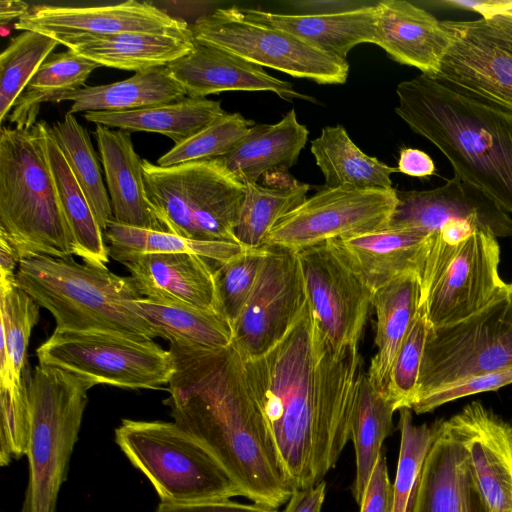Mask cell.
I'll return each mask as SVG.
<instances>
[{"mask_svg":"<svg viewBox=\"0 0 512 512\" xmlns=\"http://www.w3.org/2000/svg\"><path fill=\"white\" fill-rule=\"evenodd\" d=\"M363 359L336 351L306 302L286 335L244 360L247 382L294 490L323 481L351 436Z\"/></svg>","mask_w":512,"mask_h":512,"instance_id":"obj_1","label":"cell"},{"mask_svg":"<svg viewBox=\"0 0 512 512\" xmlns=\"http://www.w3.org/2000/svg\"><path fill=\"white\" fill-rule=\"evenodd\" d=\"M175 372L164 400L181 429L224 469L241 496L277 509L294 492L250 391L244 360L231 344L202 349L170 344Z\"/></svg>","mask_w":512,"mask_h":512,"instance_id":"obj_2","label":"cell"},{"mask_svg":"<svg viewBox=\"0 0 512 512\" xmlns=\"http://www.w3.org/2000/svg\"><path fill=\"white\" fill-rule=\"evenodd\" d=\"M396 114L455 175L512 214V112L420 74L397 85Z\"/></svg>","mask_w":512,"mask_h":512,"instance_id":"obj_3","label":"cell"},{"mask_svg":"<svg viewBox=\"0 0 512 512\" xmlns=\"http://www.w3.org/2000/svg\"><path fill=\"white\" fill-rule=\"evenodd\" d=\"M16 285L55 319V330L103 332L153 339L155 329L138 313L143 298L131 276L78 263L73 256L22 259Z\"/></svg>","mask_w":512,"mask_h":512,"instance_id":"obj_4","label":"cell"},{"mask_svg":"<svg viewBox=\"0 0 512 512\" xmlns=\"http://www.w3.org/2000/svg\"><path fill=\"white\" fill-rule=\"evenodd\" d=\"M45 121L0 130V234L20 261L75 255L47 155Z\"/></svg>","mask_w":512,"mask_h":512,"instance_id":"obj_5","label":"cell"},{"mask_svg":"<svg viewBox=\"0 0 512 512\" xmlns=\"http://www.w3.org/2000/svg\"><path fill=\"white\" fill-rule=\"evenodd\" d=\"M23 376L31 432L26 455L28 483L19 512H56L93 385L73 373L39 363L33 373L25 369Z\"/></svg>","mask_w":512,"mask_h":512,"instance_id":"obj_6","label":"cell"},{"mask_svg":"<svg viewBox=\"0 0 512 512\" xmlns=\"http://www.w3.org/2000/svg\"><path fill=\"white\" fill-rule=\"evenodd\" d=\"M142 166L148 202L167 232L238 244L235 228L246 185L218 159L169 167L143 159Z\"/></svg>","mask_w":512,"mask_h":512,"instance_id":"obj_7","label":"cell"},{"mask_svg":"<svg viewBox=\"0 0 512 512\" xmlns=\"http://www.w3.org/2000/svg\"><path fill=\"white\" fill-rule=\"evenodd\" d=\"M115 442L161 502L186 504L241 496L218 462L175 422L123 419Z\"/></svg>","mask_w":512,"mask_h":512,"instance_id":"obj_8","label":"cell"},{"mask_svg":"<svg viewBox=\"0 0 512 512\" xmlns=\"http://www.w3.org/2000/svg\"><path fill=\"white\" fill-rule=\"evenodd\" d=\"M509 367L512 283H505L491 301L472 315L455 323L428 327L415 402L439 389Z\"/></svg>","mask_w":512,"mask_h":512,"instance_id":"obj_9","label":"cell"},{"mask_svg":"<svg viewBox=\"0 0 512 512\" xmlns=\"http://www.w3.org/2000/svg\"><path fill=\"white\" fill-rule=\"evenodd\" d=\"M499 263L500 246L491 232L476 229L458 242L431 233L419 302L429 326L460 321L491 301L505 285Z\"/></svg>","mask_w":512,"mask_h":512,"instance_id":"obj_10","label":"cell"},{"mask_svg":"<svg viewBox=\"0 0 512 512\" xmlns=\"http://www.w3.org/2000/svg\"><path fill=\"white\" fill-rule=\"evenodd\" d=\"M39 364L73 373L93 386L161 389L175 372L170 350L153 339L55 330L36 350Z\"/></svg>","mask_w":512,"mask_h":512,"instance_id":"obj_11","label":"cell"},{"mask_svg":"<svg viewBox=\"0 0 512 512\" xmlns=\"http://www.w3.org/2000/svg\"><path fill=\"white\" fill-rule=\"evenodd\" d=\"M191 31L197 42L318 84H343L347 60L325 53L296 36L247 18L241 8H217L201 16Z\"/></svg>","mask_w":512,"mask_h":512,"instance_id":"obj_12","label":"cell"},{"mask_svg":"<svg viewBox=\"0 0 512 512\" xmlns=\"http://www.w3.org/2000/svg\"><path fill=\"white\" fill-rule=\"evenodd\" d=\"M442 22L450 43L434 78L512 112V0L478 19Z\"/></svg>","mask_w":512,"mask_h":512,"instance_id":"obj_13","label":"cell"},{"mask_svg":"<svg viewBox=\"0 0 512 512\" xmlns=\"http://www.w3.org/2000/svg\"><path fill=\"white\" fill-rule=\"evenodd\" d=\"M397 190L335 187L318 191L284 216L264 245L295 252L327 241L388 227Z\"/></svg>","mask_w":512,"mask_h":512,"instance_id":"obj_14","label":"cell"},{"mask_svg":"<svg viewBox=\"0 0 512 512\" xmlns=\"http://www.w3.org/2000/svg\"><path fill=\"white\" fill-rule=\"evenodd\" d=\"M265 246L255 286L233 324L232 345L243 360L257 358L276 345L307 302L298 253Z\"/></svg>","mask_w":512,"mask_h":512,"instance_id":"obj_15","label":"cell"},{"mask_svg":"<svg viewBox=\"0 0 512 512\" xmlns=\"http://www.w3.org/2000/svg\"><path fill=\"white\" fill-rule=\"evenodd\" d=\"M298 253L307 302L336 351L358 347L373 292L329 242Z\"/></svg>","mask_w":512,"mask_h":512,"instance_id":"obj_16","label":"cell"},{"mask_svg":"<svg viewBox=\"0 0 512 512\" xmlns=\"http://www.w3.org/2000/svg\"><path fill=\"white\" fill-rule=\"evenodd\" d=\"M16 30H30L52 38L68 35H111L124 32H189L187 23L150 2L128 0L100 6L35 5L15 22Z\"/></svg>","mask_w":512,"mask_h":512,"instance_id":"obj_17","label":"cell"},{"mask_svg":"<svg viewBox=\"0 0 512 512\" xmlns=\"http://www.w3.org/2000/svg\"><path fill=\"white\" fill-rule=\"evenodd\" d=\"M397 198L388 227L434 233L455 221L470 223L496 238H512V217L485 193L456 175L435 189L397 190Z\"/></svg>","mask_w":512,"mask_h":512,"instance_id":"obj_18","label":"cell"},{"mask_svg":"<svg viewBox=\"0 0 512 512\" xmlns=\"http://www.w3.org/2000/svg\"><path fill=\"white\" fill-rule=\"evenodd\" d=\"M463 443L488 512H512V425L480 401L446 420Z\"/></svg>","mask_w":512,"mask_h":512,"instance_id":"obj_19","label":"cell"},{"mask_svg":"<svg viewBox=\"0 0 512 512\" xmlns=\"http://www.w3.org/2000/svg\"><path fill=\"white\" fill-rule=\"evenodd\" d=\"M166 67L191 98H206L223 91H270L287 101L316 102L295 90L290 82L269 75L263 67L197 41L187 55Z\"/></svg>","mask_w":512,"mask_h":512,"instance_id":"obj_20","label":"cell"},{"mask_svg":"<svg viewBox=\"0 0 512 512\" xmlns=\"http://www.w3.org/2000/svg\"><path fill=\"white\" fill-rule=\"evenodd\" d=\"M109 256L129 270L143 297L220 312L215 267L204 258L187 253H111Z\"/></svg>","mask_w":512,"mask_h":512,"instance_id":"obj_21","label":"cell"},{"mask_svg":"<svg viewBox=\"0 0 512 512\" xmlns=\"http://www.w3.org/2000/svg\"><path fill=\"white\" fill-rule=\"evenodd\" d=\"M431 233L381 230L327 241L372 291L410 273L421 274Z\"/></svg>","mask_w":512,"mask_h":512,"instance_id":"obj_22","label":"cell"},{"mask_svg":"<svg viewBox=\"0 0 512 512\" xmlns=\"http://www.w3.org/2000/svg\"><path fill=\"white\" fill-rule=\"evenodd\" d=\"M412 512H488L467 451L446 420L425 459Z\"/></svg>","mask_w":512,"mask_h":512,"instance_id":"obj_23","label":"cell"},{"mask_svg":"<svg viewBox=\"0 0 512 512\" xmlns=\"http://www.w3.org/2000/svg\"><path fill=\"white\" fill-rule=\"evenodd\" d=\"M376 11L375 44L394 61L435 77L450 43L443 22L404 0L378 1Z\"/></svg>","mask_w":512,"mask_h":512,"instance_id":"obj_24","label":"cell"},{"mask_svg":"<svg viewBox=\"0 0 512 512\" xmlns=\"http://www.w3.org/2000/svg\"><path fill=\"white\" fill-rule=\"evenodd\" d=\"M94 135L104 169L113 220L120 224L167 232L148 202L142 160L130 132L96 124Z\"/></svg>","mask_w":512,"mask_h":512,"instance_id":"obj_25","label":"cell"},{"mask_svg":"<svg viewBox=\"0 0 512 512\" xmlns=\"http://www.w3.org/2000/svg\"><path fill=\"white\" fill-rule=\"evenodd\" d=\"M67 49L99 66L140 72L164 67L194 47L189 32H124L111 35H68L54 38Z\"/></svg>","mask_w":512,"mask_h":512,"instance_id":"obj_26","label":"cell"},{"mask_svg":"<svg viewBox=\"0 0 512 512\" xmlns=\"http://www.w3.org/2000/svg\"><path fill=\"white\" fill-rule=\"evenodd\" d=\"M377 3L321 15L275 13L256 8L241 10L251 20L284 30L325 53L346 60L356 45L376 43Z\"/></svg>","mask_w":512,"mask_h":512,"instance_id":"obj_27","label":"cell"},{"mask_svg":"<svg viewBox=\"0 0 512 512\" xmlns=\"http://www.w3.org/2000/svg\"><path fill=\"white\" fill-rule=\"evenodd\" d=\"M308 135L292 108L275 124H255L236 147L217 159L244 185L255 184L267 172H284L295 165Z\"/></svg>","mask_w":512,"mask_h":512,"instance_id":"obj_28","label":"cell"},{"mask_svg":"<svg viewBox=\"0 0 512 512\" xmlns=\"http://www.w3.org/2000/svg\"><path fill=\"white\" fill-rule=\"evenodd\" d=\"M419 302L420 276L417 273L403 275L373 292L377 352L371 359L367 378L377 390H385L391 367L417 314Z\"/></svg>","mask_w":512,"mask_h":512,"instance_id":"obj_29","label":"cell"},{"mask_svg":"<svg viewBox=\"0 0 512 512\" xmlns=\"http://www.w3.org/2000/svg\"><path fill=\"white\" fill-rule=\"evenodd\" d=\"M187 97L166 66L135 73L118 82L82 87L64 94L68 112H123L179 101Z\"/></svg>","mask_w":512,"mask_h":512,"instance_id":"obj_30","label":"cell"},{"mask_svg":"<svg viewBox=\"0 0 512 512\" xmlns=\"http://www.w3.org/2000/svg\"><path fill=\"white\" fill-rule=\"evenodd\" d=\"M227 112L220 101L185 97L182 100L123 112H87L92 123L126 131L160 133L179 144Z\"/></svg>","mask_w":512,"mask_h":512,"instance_id":"obj_31","label":"cell"},{"mask_svg":"<svg viewBox=\"0 0 512 512\" xmlns=\"http://www.w3.org/2000/svg\"><path fill=\"white\" fill-rule=\"evenodd\" d=\"M138 313L170 344L202 349H223L233 342V328L220 312L188 304L143 297Z\"/></svg>","mask_w":512,"mask_h":512,"instance_id":"obj_32","label":"cell"},{"mask_svg":"<svg viewBox=\"0 0 512 512\" xmlns=\"http://www.w3.org/2000/svg\"><path fill=\"white\" fill-rule=\"evenodd\" d=\"M310 150L328 188L390 189V176L398 172L365 154L342 125L324 127L319 137L311 141Z\"/></svg>","mask_w":512,"mask_h":512,"instance_id":"obj_33","label":"cell"},{"mask_svg":"<svg viewBox=\"0 0 512 512\" xmlns=\"http://www.w3.org/2000/svg\"><path fill=\"white\" fill-rule=\"evenodd\" d=\"M47 155L58 197L75 243V256L83 262L107 267L109 247L89 202L46 125Z\"/></svg>","mask_w":512,"mask_h":512,"instance_id":"obj_34","label":"cell"},{"mask_svg":"<svg viewBox=\"0 0 512 512\" xmlns=\"http://www.w3.org/2000/svg\"><path fill=\"white\" fill-rule=\"evenodd\" d=\"M398 410L385 390H377L369 382L367 374L360 379L353 417L350 440L355 450L356 474L352 494L359 504L367 486L384 440L393 433V414Z\"/></svg>","mask_w":512,"mask_h":512,"instance_id":"obj_35","label":"cell"},{"mask_svg":"<svg viewBox=\"0 0 512 512\" xmlns=\"http://www.w3.org/2000/svg\"><path fill=\"white\" fill-rule=\"evenodd\" d=\"M97 63L67 49L51 53L30 79L16 100L9 121L18 128H30L37 121L41 104L83 87Z\"/></svg>","mask_w":512,"mask_h":512,"instance_id":"obj_36","label":"cell"},{"mask_svg":"<svg viewBox=\"0 0 512 512\" xmlns=\"http://www.w3.org/2000/svg\"><path fill=\"white\" fill-rule=\"evenodd\" d=\"M51 132L81 186L93 214L103 231L113 219L109 194L87 130L74 114L67 112L51 126Z\"/></svg>","mask_w":512,"mask_h":512,"instance_id":"obj_37","label":"cell"},{"mask_svg":"<svg viewBox=\"0 0 512 512\" xmlns=\"http://www.w3.org/2000/svg\"><path fill=\"white\" fill-rule=\"evenodd\" d=\"M104 236L110 243L109 254L187 253L204 258L215 269L244 249L237 243L199 241L169 232L120 224L113 219L108 223Z\"/></svg>","mask_w":512,"mask_h":512,"instance_id":"obj_38","label":"cell"},{"mask_svg":"<svg viewBox=\"0 0 512 512\" xmlns=\"http://www.w3.org/2000/svg\"><path fill=\"white\" fill-rule=\"evenodd\" d=\"M310 186L294 182L284 187L247 184L235 237L244 249H258L273 227L306 198Z\"/></svg>","mask_w":512,"mask_h":512,"instance_id":"obj_39","label":"cell"},{"mask_svg":"<svg viewBox=\"0 0 512 512\" xmlns=\"http://www.w3.org/2000/svg\"><path fill=\"white\" fill-rule=\"evenodd\" d=\"M59 44L54 38L25 30L12 38L0 55V122L44 60Z\"/></svg>","mask_w":512,"mask_h":512,"instance_id":"obj_40","label":"cell"},{"mask_svg":"<svg viewBox=\"0 0 512 512\" xmlns=\"http://www.w3.org/2000/svg\"><path fill=\"white\" fill-rule=\"evenodd\" d=\"M442 420L431 425L413 423L411 409L399 410L400 449L393 483V512H412L413 503L427 454Z\"/></svg>","mask_w":512,"mask_h":512,"instance_id":"obj_41","label":"cell"},{"mask_svg":"<svg viewBox=\"0 0 512 512\" xmlns=\"http://www.w3.org/2000/svg\"><path fill=\"white\" fill-rule=\"evenodd\" d=\"M39 318L40 305L16 283L0 285V333L7 346L16 391L20 389L26 369L31 332Z\"/></svg>","mask_w":512,"mask_h":512,"instance_id":"obj_42","label":"cell"},{"mask_svg":"<svg viewBox=\"0 0 512 512\" xmlns=\"http://www.w3.org/2000/svg\"><path fill=\"white\" fill-rule=\"evenodd\" d=\"M255 125L240 113H226L187 140L175 144L157 165L169 167L187 162L213 160L229 153Z\"/></svg>","mask_w":512,"mask_h":512,"instance_id":"obj_43","label":"cell"},{"mask_svg":"<svg viewBox=\"0 0 512 512\" xmlns=\"http://www.w3.org/2000/svg\"><path fill=\"white\" fill-rule=\"evenodd\" d=\"M428 327L425 309L420 306L395 357L385 387L398 410L411 409L416 400Z\"/></svg>","mask_w":512,"mask_h":512,"instance_id":"obj_44","label":"cell"},{"mask_svg":"<svg viewBox=\"0 0 512 512\" xmlns=\"http://www.w3.org/2000/svg\"><path fill=\"white\" fill-rule=\"evenodd\" d=\"M265 255V246L243 249L214 272L220 312L235 323L255 286Z\"/></svg>","mask_w":512,"mask_h":512,"instance_id":"obj_45","label":"cell"},{"mask_svg":"<svg viewBox=\"0 0 512 512\" xmlns=\"http://www.w3.org/2000/svg\"><path fill=\"white\" fill-rule=\"evenodd\" d=\"M31 432L30 406L24 376L18 393L0 389V466L27 455Z\"/></svg>","mask_w":512,"mask_h":512,"instance_id":"obj_46","label":"cell"},{"mask_svg":"<svg viewBox=\"0 0 512 512\" xmlns=\"http://www.w3.org/2000/svg\"><path fill=\"white\" fill-rule=\"evenodd\" d=\"M512 383V367L472 377L463 382L434 391L412 406L416 414L428 413L448 402L470 395L495 391Z\"/></svg>","mask_w":512,"mask_h":512,"instance_id":"obj_47","label":"cell"},{"mask_svg":"<svg viewBox=\"0 0 512 512\" xmlns=\"http://www.w3.org/2000/svg\"><path fill=\"white\" fill-rule=\"evenodd\" d=\"M359 505L360 512H393V484L383 450L377 458Z\"/></svg>","mask_w":512,"mask_h":512,"instance_id":"obj_48","label":"cell"},{"mask_svg":"<svg viewBox=\"0 0 512 512\" xmlns=\"http://www.w3.org/2000/svg\"><path fill=\"white\" fill-rule=\"evenodd\" d=\"M155 512H278V510L256 503L244 504L225 499L186 504L160 501Z\"/></svg>","mask_w":512,"mask_h":512,"instance_id":"obj_49","label":"cell"},{"mask_svg":"<svg viewBox=\"0 0 512 512\" xmlns=\"http://www.w3.org/2000/svg\"><path fill=\"white\" fill-rule=\"evenodd\" d=\"M326 495V482L304 488L296 489L286 502L283 512H322Z\"/></svg>","mask_w":512,"mask_h":512,"instance_id":"obj_50","label":"cell"},{"mask_svg":"<svg viewBox=\"0 0 512 512\" xmlns=\"http://www.w3.org/2000/svg\"><path fill=\"white\" fill-rule=\"evenodd\" d=\"M397 169L408 176L423 178L434 174L435 164L424 151L404 148L400 151Z\"/></svg>","mask_w":512,"mask_h":512,"instance_id":"obj_51","label":"cell"},{"mask_svg":"<svg viewBox=\"0 0 512 512\" xmlns=\"http://www.w3.org/2000/svg\"><path fill=\"white\" fill-rule=\"evenodd\" d=\"M366 1H352V0H303L294 1L291 4L299 11L298 14H335L345 12L364 6L376 4Z\"/></svg>","mask_w":512,"mask_h":512,"instance_id":"obj_52","label":"cell"},{"mask_svg":"<svg viewBox=\"0 0 512 512\" xmlns=\"http://www.w3.org/2000/svg\"><path fill=\"white\" fill-rule=\"evenodd\" d=\"M20 257L10 241L0 234V285L16 283Z\"/></svg>","mask_w":512,"mask_h":512,"instance_id":"obj_53","label":"cell"},{"mask_svg":"<svg viewBox=\"0 0 512 512\" xmlns=\"http://www.w3.org/2000/svg\"><path fill=\"white\" fill-rule=\"evenodd\" d=\"M504 0H445L436 2L437 5L474 11L480 16L486 15L503 4Z\"/></svg>","mask_w":512,"mask_h":512,"instance_id":"obj_54","label":"cell"},{"mask_svg":"<svg viewBox=\"0 0 512 512\" xmlns=\"http://www.w3.org/2000/svg\"><path fill=\"white\" fill-rule=\"evenodd\" d=\"M30 6L20 0H1L0 2V23L2 26L17 19V21L28 13Z\"/></svg>","mask_w":512,"mask_h":512,"instance_id":"obj_55","label":"cell"}]
</instances>
